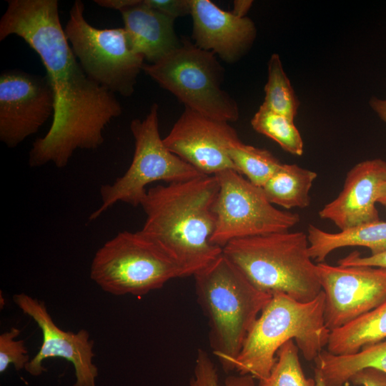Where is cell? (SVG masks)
Here are the masks:
<instances>
[{
  "instance_id": "6da1fadb",
  "label": "cell",
  "mask_w": 386,
  "mask_h": 386,
  "mask_svg": "<svg viewBox=\"0 0 386 386\" xmlns=\"http://www.w3.org/2000/svg\"><path fill=\"white\" fill-rule=\"evenodd\" d=\"M0 20V41L23 39L39 56L52 86L55 106L48 132L36 139L29 164L67 165L74 151L94 149L103 131L122 112L115 94L91 80L72 51L61 24L56 0H9Z\"/></svg>"
},
{
  "instance_id": "7a4b0ae2",
  "label": "cell",
  "mask_w": 386,
  "mask_h": 386,
  "mask_svg": "<svg viewBox=\"0 0 386 386\" xmlns=\"http://www.w3.org/2000/svg\"><path fill=\"white\" fill-rule=\"evenodd\" d=\"M219 189L216 175L149 188L140 206L146 220L140 230L161 244L194 276L222 253L213 244V206Z\"/></svg>"
},
{
  "instance_id": "3957f363",
  "label": "cell",
  "mask_w": 386,
  "mask_h": 386,
  "mask_svg": "<svg viewBox=\"0 0 386 386\" xmlns=\"http://www.w3.org/2000/svg\"><path fill=\"white\" fill-rule=\"evenodd\" d=\"M194 277L212 351L225 372L234 370L246 337L272 294L253 284L223 253Z\"/></svg>"
},
{
  "instance_id": "277c9868",
  "label": "cell",
  "mask_w": 386,
  "mask_h": 386,
  "mask_svg": "<svg viewBox=\"0 0 386 386\" xmlns=\"http://www.w3.org/2000/svg\"><path fill=\"white\" fill-rule=\"evenodd\" d=\"M324 306L322 291L307 302L282 292L272 294L246 337L234 370L258 380L267 377L278 350L290 340L295 341L307 361H314L327 347L330 334L325 323Z\"/></svg>"
},
{
  "instance_id": "5b68a950",
  "label": "cell",
  "mask_w": 386,
  "mask_h": 386,
  "mask_svg": "<svg viewBox=\"0 0 386 386\" xmlns=\"http://www.w3.org/2000/svg\"><path fill=\"white\" fill-rule=\"evenodd\" d=\"M222 253L259 290L307 302L322 292L307 235L284 231L233 240Z\"/></svg>"
},
{
  "instance_id": "8992f818",
  "label": "cell",
  "mask_w": 386,
  "mask_h": 386,
  "mask_svg": "<svg viewBox=\"0 0 386 386\" xmlns=\"http://www.w3.org/2000/svg\"><path fill=\"white\" fill-rule=\"evenodd\" d=\"M192 275L161 244L137 232L122 231L95 253L90 278L103 291L144 295L171 279Z\"/></svg>"
},
{
  "instance_id": "52a82bcc",
  "label": "cell",
  "mask_w": 386,
  "mask_h": 386,
  "mask_svg": "<svg viewBox=\"0 0 386 386\" xmlns=\"http://www.w3.org/2000/svg\"><path fill=\"white\" fill-rule=\"evenodd\" d=\"M142 71L187 107L207 117L235 122L237 102L221 85L224 70L214 53L199 49L187 39Z\"/></svg>"
},
{
  "instance_id": "ba28073f",
  "label": "cell",
  "mask_w": 386,
  "mask_h": 386,
  "mask_svg": "<svg viewBox=\"0 0 386 386\" xmlns=\"http://www.w3.org/2000/svg\"><path fill=\"white\" fill-rule=\"evenodd\" d=\"M158 109L159 106L153 104L144 119L132 121L134 139L132 163L112 184L101 186L102 204L91 213L90 221L119 202L140 205L147 194L146 187L152 182H179L204 175L165 147L159 134Z\"/></svg>"
},
{
  "instance_id": "9c48e42d",
  "label": "cell",
  "mask_w": 386,
  "mask_h": 386,
  "mask_svg": "<svg viewBox=\"0 0 386 386\" xmlns=\"http://www.w3.org/2000/svg\"><path fill=\"white\" fill-rule=\"evenodd\" d=\"M84 12V4L75 1L64 29L73 53L91 80L114 94L131 96L144 56L132 49L124 28H95Z\"/></svg>"
},
{
  "instance_id": "30bf717a",
  "label": "cell",
  "mask_w": 386,
  "mask_h": 386,
  "mask_svg": "<svg viewBox=\"0 0 386 386\" xmlns=\"http://www.w3.org/2000/svg\"><path fill=\"white\" fill-rule=\"evenodd\" d=\"M215 175L219 189L213 206V244L223 248L235 239L288 231L300 222L298 214L276 208L262 187L236 171L227 169Z\"/></svg>"
},
{
  "instance_id": "8fae6325",
  "label": "cell",
  "mask_w": 386,
  "mask_h": 386,
  "mask_svg": "<svg viewBox=\"0 0 386 386\" xmlns=\"http://www.w3.org/2000/svg\"><path fill=\"white\" fill-rule=\"evenodd\" d=\"M325 295L324 320L332 331L373 310L386 300V268L317 263Z\"/></svg>"
},
{
  "instance_id": "7c38bea8",
  "label": "cell",
  "mask_w": 386,
  "mask_h": 386,
  "mask_svg": "<svg viewBox=\"0 0 386 386\" xmlns=\"http://www.w3.org/2000/svg\"><path fill=\"white\" fill-rule=\"evenodd\" d=\"M55 99L45 76L20 70L0 75V140L14 148L36 133L54 112Z\"/></svg>"
},
{
  "instance_id": "4fadbf2b",
  "label": "cell",
  "mask_w": 386,
  "mask_h": 386,
  "mask_svg": "<svg viewBox=\"0 0 386 386\" xmlns=\"http://www.w3.org/2000/svg\"><path fill=\"white\" fill-rule=\"evenodd\" d=\"M227 122L214 119L187 107L163 139L173 154L204 175H215L234 167L228 149L239 141Z\"/></svg>"
},
{
  "instance_id": "5bb4252c",
  "label": "cell",
  "mask_w": 386,
  "mask_h": 386,
  "mask_svg": "<svg viewBox=\"0 0 386 386\" xmlns=\"http://www.w3.org/2000/svg\"><path fill=\"white\" fill-rule=\"evenodd\" d=\"M13 301L24 315L33 319L42 333L41 345L24 369L30 375L39 376L46 371L42 365L43 361L50 357H61L74 367L76 381L73 386H96L98 368L92 362L94 341L89 332L84 329L77 332L60 329L44 302L25 293L14 295Z\"/></svg>"
},
{
  "instance_id": "9a60e30c",
  "label": "cell",
  "mask_w": 386,
  "mask_h": 386,
  "mask_svg": "<svg viewBox=\"0 0 386 386\" xmlns=\"http://www.w3.org/2000/svg\"><path fill=\"white\" fill-rule=\"evenodd\" d=\"M385 181L386 161L377 158L357 163L347 174L338 196L320 209V217L340 230L380 220L377 197Z\"/></svg>"
},
{
  "instance_id": "2e32d148",
  "label": "cell",
  "mask_w": 386,
  "mask_h": 386,
  "mask_svg": "<svg viewBox=\"0 0 386 386\" xmlns=\"http://www.w3.org/2000/svg\"><path fill=\"white\" fill-rule=\"evenodd\" d=\"M191 5L194 44L225 62L239 61L256 38L253 21L222 10L210 0H191Z\"/></svg>"
},
{
  "instance_id": "e0dca14e",
  "label": "cell",
  "mask_w": 386,
  "mask_h": 386,
  "mask_svg": "<svg viewBox=\"0 0 386 386\" xmlns=\"http://www.w3.org/2000/svg\"><path fill=\"white\" fill-rule=\"evenodd\" d=\"M132 49L150 64L162 59L181 42L174 28V19L140 1L120 11Z\"/></svg>"
},
{
  "instance_id": "ac0fdd59",
  "label": "cell",
  "mask_w": 386,
  "mask_h": 386,
  "mask_svg": "<svg viewBox=\"0 0 386 386\" xmlns=\"http://www.w3.org/2000/svg\"><path fill=\"white\" fill-rule=\"evenodd\" d=\"M309 253L317 263L322 262L330 253L345 247H365L371 254L386 251V222L376 221L338 232H329L315 225L307 228Z\"/></svg>"
},
{
  "instance_id": "d6986e66",
  "label": "cell",
  "mask_w": 386,
  "mask_h": 386,
  "mask_svg": "<svg viewBox=\"0 0 386 386\" xmlns=\"http://www.w3.org/2000/svg\"><path fill=\"white\" fill-rule=\"evenodd\" d=\"M314 362L315 375L325 386H344L354 374L366 368L386 374V340L352 355H336L323 350Z\"/></svg>"
},
{
  "instance_id": "ffe728a7",
  "label": "cell",
  "mask_w": 386,
  "mask_h": 386,
  "mask_svg": "<svg viewBox=\"0 0 386 386\" xmlns=\"http://www.w3.org/2000/svg\"><path fill=\"white\" fill-rule=\"evenodd\" d=\"M386 340V300L351 322L330 332L326 350L352 355L365 346Z\"/></svg>"
},
{
  "instance_id": "44dd1931",
  "label": "cell",
  "mask_w": 386,
  "mask_h": 386,
  "mask_svg": "<svg viewBox=\"0 0 386 386\" xmlns=\"http://www.w3.org/2000/svg\"><path fill=\"white\" fill-rule=\"evenodd\" d=\"M317 177L316 172L297 164L282 163L262 188L272 204L303 209L310 205V191Z\"/></svg>"
},
{
  "instance_id": "7402d4cb",
  "label": "cell",
  "mask_w": 386,
  "mask_h": 386,
  "mask_svg": "<svg viewBox=\"0 0 386 386\" xmlns=\"http://www.w3.org/2000/svg\"><path fill=\"white\" fill-rule=\"evenodd\" d=\"M228 155L235 171L259 187H262L282 164L269 151L245 144L241 140L229 147Z\"/></svg>"
},
{
  "instance_id": "603a6c76",
  "label": "cell",
  "mask_w": 386,
  "mask_h": 386,
  "mask_svg": "<svg viewBox=\"0 0 386 386\" xmlns=\"http://www.w3.org/2000/svg\"><path fill=\"white\" fill-rule=\"evenodd\" d=\"M251 125L257 132L272 139L287 152L296 156L303 154V140L294 119L261 105L252 119Z\"/></svg>"
},
{
  "instance_id": "cb8c5ba5",
  "label": "cell",
  "mask_w": 386,
  "mask_h": 386,
  "mask_svg": "<svg viewBox=\"0 0 386 386\" xmlns=\"http://www.w3.org/2000/svg\"><path fill=\"white\" fill-rule=\"evenodd\" d=\"M264 91L262 107L294 119L297 114L299 102L277 54H272L268 61Z\"/></svg>"
},
{
  "instance_id": "d4e9b609",
  "label": "cell",
  "mask_w": 386,
  "mask_h": 386,
  "mask_svg": "<svg viewBox=\"0 0 386 386\" xmlns=\"http://www.w3.org/2000/svg\"><path fill=\"white\" fill-rule=\"evenodd\" d=\"M299 351L294 340L283 345L277 353L276 362L269 375L259 380L257 386H317L315 378L305 376Z\"/></svg>"
},
{
  "instance_id": "484cf974",
  "label": "cell",
  "mask_w": 386,
  "mask_h": 386,
  "mask_svg": "<svg viewBox=\"0 0 386 386\" xmlns=\"http://www.w3.org/2000/svg\"><path fill=\"white\" fill-rule=\"evenodd\" d=\"M190 386H257L251 375H232L221 383L218 371L205 350L199 349Z\"/></svg>"
},
{
  "instance_id": "4316f807",
  "label": "cell",
  "mask_w": 386,
  "mask_h": 386,
  "mask_svg": "<svg viewBox=\"0 0 386 386\" xmlns=\"http://www.w3.org/2000/svg\"><path fill=\"white\" fill-rule=\"evenodd\" d=\"M20 333L19 329L13 327L0 335V373H4L10 365L19 371L31 360L24 341L16 340Z\"/></svg>"
},
{
  "instance_id": "83f0119b",
  "label": "cell",
  "mask_w": 386,
  "mask_h": 386,
  "mask_svg": "<svg viewBox=\"0 0 386 386\" xmlns=\"http://www.w3.org/2000/svg\"><path fill=\"white\" fill-rule=\"evenodd\" d=\"M144 4L176 19L191 14V0H143Z\"/></svg>"
},
{
  "instance_id": "f1b7e54d",
  "label": "cell",
  "mask_w": 386,
  "mask_h": 386,
  "mask_svg": "<svg viewBox=\"0 0 386 386\" xmlns=\"http://www.w3.org/2000/svg\"><path fill=\"white\" fill-rule=\"evenodd\" d=\"M317 386H325L320 378L314 377ZM355 385L386 386V374L373 368H366L354 374L350 380Z\"/></svg>"
},
{
  "instance_id": "f546056e",
  "label": "cell",
  "mask_w": 386,
  "mask_h": 386,
  "mask_svg": "<svg viewBox=\"0 0 386 386\" xmlns=\"http://www.w3.org/2000/svg\"><path fill=\"white\" fill-rule=\"evenodd\" d=\"M342 266L362 265L386 268V251L377 254L362 257L357 252H353L337 262Z\"/></svg>"
},
{
  "instance_id": "4dcf8cb0",
  "label": "cell",
  "mask_w": 386,
  "mask_h": 386,
  "mask_svg": "<svg viewBox=\"0 0 386 386\" xmlns=\"http://www.w3.org/2000/svg\"><path fill=\"white\" fill-rule=\"evenodd\" d=\"M141 0H95L99 6L107 9H116L119 11L122 9L137 4Z\"/></svg>"
},
{
  "instance_id": "1f68e13d",
  "label": "cell",
  "mask_w": 386,
  "mask_h": 386,
  "mask_svg": "<svg viewBox=\"0 0 386 386\" xmlns=\"http://www.w3.org/2000/svg\"><path fill=\"white\" fill-rule=\"evenodd\" d=\"M369 104L372 109L386 123V99H381L373 96Z\"/></svg>"
},
{
  "instance_id": "d6a6232c",
  "label": "cell",
  "mask_w": 386,
  "mask_h": 386,
  "mask_svg": "<svg viewBox=\"0 0 386 386\" xmlns=\"http://www.w3.org/2000/svg\"><path fill=\"white\" fill-rule=\"evenodd\" d=\"M252 1L235 0L233 2V9L232 13L239 17H245L247 13L251 8Z\"/></svg>"
},
{
  "instance_id": "836d02e7",
  "label": "cell",
  "mask_w": 386,
  "mask_h": 386,
  "mask_svg": "<svg viewBox=\"0 0 386 386\" xmlns=\"http://www.w3.org/2000/svg\"><path fill=\"white\" fill-rule=\"evenodd\" d=\"M377 202L386 209V181L378 189Z\"/></svg>"
}]
</instances>
